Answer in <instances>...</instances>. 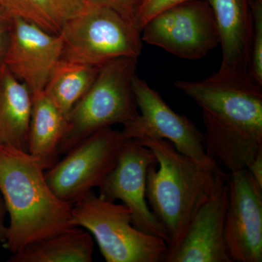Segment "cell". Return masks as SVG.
<instances>
[{"label":"cell","instance_id":"cell-1","mask_svg":"<svg viewBox=\"0 0 262 262\" xmlns=\"http://www.w3.org/2000/svg\"><path fill=\"white\" fill-rule=\"evenodd\" d=\"M175 86L203 110L207 155L229 173L246 168L262 150L261 86L250 77L218 72Z\"/></svg>","mask_w":262,"mask_h":262},{"label":"cell","instance_id":"cell-2","mask_svg":"<svg viewBox=\"0 0 262 262\" xmlns=\"http://www.w3.org/2000/svg\"><path fill=\"white\" fill-rule=\"evenodd\" d=\"M0 193L10 219L5 247L11 254L75 227L72 205L52 190L46 169L27 151L0 146Z\"/></svg>","mask_w":262,"mask_h":262},{"label":"cell","instance_id":"cell-3","mask_svg":"<svg viewBox=\"0 0 262 262\" xmlns=\"http://www.w3.org/2000/svg\"><path fill=\"white\" fill-rule=\"evenodd\" d=\"M132 140V139H131ZM154 153L158 165L150 166L146 198L150 209L166 229L168 248L179 244L196 211L208 200L223 170L215 160H198L182 154L164 139L134 140Z\"/></svg>","mask_w":262,"mask_h":262},{"label":"cell","instance_id":"cell-4","mask_svg":"<svg viewBox=\"0 0 262 262\" xmlns=\"http://www.w3.org/2000/svg\"><path fill=\"white\" fill-rule=\"evenodd\" d=\"M137 63L138 58H120L101 66L94 83L67 117L58 154H66L101 129L124 125L139 115L132 86Z\"/></svg>","mask_w":262,"mask_h":262},{"label":"cell","instance_id":"cell-5","mask_svg":"<svg viewBox=\"0 0 262 262\" xmlns=\"http://www.w3.org/2000/svg\"><path fill=\"white\" fill-rule=\"evenodd\" d=\"M61 59L101 67L120 58H136L142 49L141 32L116 10L88 0L80 13L63 26Z\"/></svg>","mask_w":262,"mask_h":262},{"label":"cell","instance_id":"cell-6","mask_svg":"<svg viewBox=\"0 0 262 262\" xmlns=\"http://www.w3.org/2000/svg\"><path fill=\"white\" fill-rule=\"evenodd\" d=\"M72 213L74 226L91 233L106 261H163L167 243L136 229L125 205L103 200L91 191L72 203Z\"/></svg>","mask_w":262,"mask_h":262},{"label":"cell","instance_id":"cell-7","mask_svg":"<svg viewBox=\"0 0 262 262\" xmlns=\"http://www.w3.org/2000/svg\"><path fill=\"white\" fill-rule=\"evenodd\" d=\"M125 141L121 130L112 127L94 133L46 170L50 187L60 199L72 205L101 185L116 166Z\"/></svg>","mask_w":262,"mask_h":262},{"label":"cell","instance_id":"cell-8","mask_svg":"<svg viewBox=\"0 0 262 262\" xmlns=\"http://www.w3.org/2000/svg\"><path fill=\"white\" fill-rule=\"evenodd\" d=\"M143 42L184 59H201L220 44L213 12L207 0H191L163 10L141 31Z\"/></svg>","mask_w":262,"mask_h":262},{"label":"cell","instance_id":"cell-9","mask_svg":"<svg viewBox=\"0 0 262 262\" xmlns=\"http://www.w3.org/2000/svg\"><path fill=\"white\" fill-rule=\"evenodd\" d=\"M132 86L139 113L122 125L125 140L148 137L164 139L179 152L194 159L211 158L206 154L204 134L189 118L174 112L157 91L136 75Z\"/></svg>","mask_w":262,"mask_h":262},{"label":"cell","instance_id":"cell-10","mask_svg":"<svg viewBox=\"0 0 262 262\" xmlns=\"http://www.w3.org/2000/svg\"><path fill=\"white\" fill-rule=\"evenodd\" d=\"M158 160L149 148L134 140H125L116 166L98 187V196L106 201L122 202L130 210L133 225L144 233L170 239L166 229L150 209L146 198V177Z\"/></svg>","mask_w":262,"mask_h":262},{"label":"cell","instance_id":"cell-11","mask_svg":"<svg viewBox=\"0 0 262 262\" xmlns=\"http://www.w3.org/2000/svg\"><path fill=\"white\" fill-rule=\"evenodd\" d=\"M224 237L231 261H262V187L248 169L229 173Z\"/></svg>","mask_w":262,"mask_h":262},{"label":"cell","instance_id":"cell-12","mask_svg":"<svg viewBox=\"0 0 262 262\" xmlns=\"http://www.w3.org/2000/svg\"><path fill=\"white\" fill-rule=\"evenodd\" d=\"M63 44L59 34L44 30L30 20L14 16L3 63L32 94L44 91L61 61Z\"/></svg>","mask_w":262,"mask_h":262},{"label":"cell","instance_id":"cell-13","mask_svg":"<svg viewBox=\"0 0 262 262\" xmlns=\"http://www.w3.org/2000/svg\"><path fill=\"white\" fill-rule=\"evenodd\" d=\"M229 173L224 172L208 200L191 220L178 244L168 248L165 262H232L224 230Z\"/></svg>","mask_w":262,"mask_h":262},{"label":"cell","instance_id":"cell-14","mask_svg":"<svg viewBox=\"0 0 262 262\" xmlns=\"http://www.w3.org/2000/svg\"><path fill=\"white\" fill-rule=\"evenodd\" d=\"M207 2L213 12L222 46V63L217 72L250 77L253 33L251 0Z\"/></svg>","mask_w":262,"mask_h":262},{"label":"cell","instance_id":"cell-15","mask_svg":"<svg viewBox=\"0 0 262 262\" xmlns=\"http://www.w3.org/2000/svg\"><path fill=\"white\" fill-rule=\"evenodd\" d=\"M32 94L0 62V146L28 152Z\"/></svg>","mask_w":262,"mask_h":262},{"label":"cell","instance_id":"cell-16","mask_svg":"<svg viewBox=\"0 0 262 262\" xmlns=\"http://www.w3.org/2000/svg\"><path fill=\"white\" fill-rule=\"evenodd\" d=\"M67 124V117L44 91L32 95L28 153L39 160L46 170L57 162Z\"/></svg>","mask_w":262,"mask_h":262},{"label":"cell","instance_id":"cell-17","mask_svg":"<svg viewBox=\"0 0 262 262\" xmlns=\"http://www.w3.org/2000/svg\"><path fill=\"white\" fill-rule=\"evenodd\" d=\"M94 251L92 235L74 227L27 244L12 254L8 262H91Z\"/></svg>","mask_w":262,"mask_h":262},{"label":"cell","instance_id":"cell-18","mask_svg":"<svg viewBox=\"0 0 262 262\" xmlns=\"http://www.w3.org/2000/svg\"><path fill=\"white\" fill-rule=\"evenodd\" d=\"M100 68L61 59L43 91L67 118L94 83Z\"/></svg>","mask_w":262,"mask_h":262},{"label":"cell","instance_id":"cell-19","mask_svg":"<svg viewBox=\"0 0 262 262\" xmlns=\"http://www.w3.org/2000/svg\"><path fill=\"white\" fill-rule=\"evenodd\" d=\"M18 16L53 34L81 13L88 0H12Z\"/></svg>","mask_w":262,"mask_h":262},{"label":"cell","instance_id":"cell-20","mask_svg":"<svg viewBox=\"0 0 262 262\" xmlns=\"http://www.w3.org/2000/svg\"><path fill=\"white\" fill-rule=\"evenodd\" d=\"M253 33L251 39L250 77L262 86V0H251Z\"/></svg>","mask_w":262,"mask_h":262},{"label":"cell","instance_id":"cell-21","mask_svg":"<svg viewBox=\"0 0 262 262\" xmlns=\"http://www.w3.org/2000/svg\"><path fill=\"white\" fill-rule=\"evenodd\" d=\"M191 0H142L135 16L136 27L139 31L148 21L163 10Z\"/></svg>","mask_w":262,"mask_h":262},{"label":"cell","instance_id":"cell-22","mask_svg":"<svg viewBox=\"0 0 262 262\" xmlns=\"http://www.w3.org/2000/svg\"><path fill=\"white\" fill-rule=\"evenodd\" d=\"M90 1L110 7L134 23L136 13L139 10L142 0H90Z\"/></svg>","mask_w":262,"mask_h":262},{"label":"cell","instance_id":"cell-23","mask_svg":"<svg viewBox=\"0 0 262 262\" xmlns=\"http://www.w3.org/2000/svg\"><path fill=\"white\" fill-rule=\"evenodd\" d=\"M13 18L0 12V62L3 58L9 44Z\"/></svg>","mask_w":262,"mask_h":262},{"label":"cell","instance_id":"cell-24","mask_svg":"<svg viewBox=\"0 0 262 262\" xmlns=\"http://www.w3.org/2000/svg\"><path fill=\"white\" fill-rule=\"evenodd\" d=\"M246 168L248 169L258 185L262 187V150H260L248 163Z\"/></svg>","mask_w":262,"mask_h":262},{"label":"cell","instance_id":"cell-25","mask_svg":"<svg viewBox=\"0 0 262 262\" xmlns=\"http://www.w3.org/2000/svg\"><path fill=\"white\" fill-rule=\"evenodd\" d=\"M8 215L4 201L0 193V243H4L6 241L8 225L6 224V216Z\"/></svg>","mask_w":262,"mask_h":262},{"label":"cell","instance_id":"cell-26","mask_svg":"<svg viewBox=\"0 0 262 262\" xmlns=\"http://www.w3.org/2000/svg\"><path fill=\"white\" fill-rule=\"evenodd\" d=\"M0 12L12 18L18 15L12 0H0Z\"/></svg>","mask_w":262,"mask_h":262}]
</instances>
